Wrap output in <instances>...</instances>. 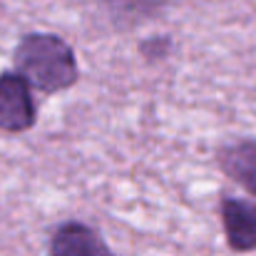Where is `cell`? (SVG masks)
Here are the masks:
<instances>
[{"label": "cell", "instance_id": "6da1fadb", "mask_svg": "<svg viewBox=\"0 0 256 256\" xmlns=\"http://www.w3.org/2000/svg\"><path fill=\"white\" fill-rule=\"evenodd\" d=\"M12 62L28 85L45 94L70 90L80 78L72 45L55 32H25L15 45Z\"/></svg>", "mask_w": 256, "mask_h": 256}, {"label": "cell", "instance_id": "277c9868", "mask_svg": "<svg viewBox=\"0 0 256 256\" xmlns=\"http://www.w3.org/2000/svg\"><path fill=\"white\" fill-rule=\"evenodd\" d=\"M216 162L234 184H239L246 194H252L256 199V140L242 137V140L226 142L219 150Z\"/></svg>", "mask_w": 256, "mask_h": 256}, {"label": "cell", "instance_id": "3957f363", "mask_svg": "<svg viewBox=\"0 0 256 256\" xmlns=\"http://www.w3.org/2000/svg\"><path fill=\"white\" fill-rule=\"evenodd\" d=\"M222 226L232 252H256V202L224 196L222 199Z\"/></svg>", "mask_w": 256, "mask_h": 256}, {"label": "cell", "instance_id": "7a4b0ae2", "mask_svg": "<svg viewBox=\"0 0 256 256\" xmlns=\"http://www.w3.org/2000/svg\"><path fill=\"white\" fill-rule=\"evenodd\" d=\"M35 122L38 104L32 97V87L15 70L0 72V132L22 134L32 130Z\"/></svg>", "mask_w": 256, "mask_h": 256}, {"label": "cell", "instance_id": "52a82bcc", "mask_svg": "<svg viewBox=\"0 0 256 256\" xmlns=\"http://www.w3.org/2000/svg\"><path fill=\"white\" fill-rule=\"evenodd\" d=\"M85 256H117V254H114V252L104 244V239H102V242H97V244H94V246H92Z\"/></svg>", "mask_w": 256, "mask_h": 256}, {"label": "cell", "instance_id": "5b68a950", "mask_svg": "<svg viewBox=\"0 0 256 256\" xmlns=\"http://www.w3.org/2000/svg\"><path fill=\"white\" fill-rule=\"evenodd\" d=\"M102 236L85 222H65L48 239V256H85Z\"/></svg>", "mask_w": 256, "mask_h": 256}, {"label": "cell", "instance_id": "8992f818", "mask_svg": "<svg viewBox=\"0 0 256 256\" xmlns=\"http://www.w3.org/2000/svg\"><path fill=\"white\" fill-rule=\"evenodd\" d=\"M170 50H172V40L164 38V35L152 38V40H144V42L140 45V52H142L147 60H162V58L170 55Z\"/></svg>", "mask_w": 256, "mask_h": 256}]
</instances>
